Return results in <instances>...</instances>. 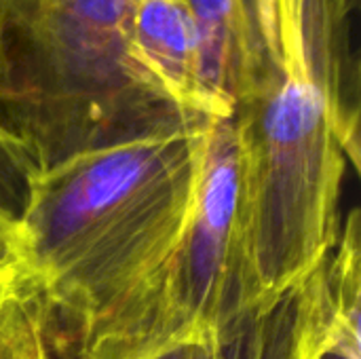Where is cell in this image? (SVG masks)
<instances>
[{
  "label": "cell",
  "mask_w": 361,
  "mask_h": 359,
  "mask_svg": "<svg viewBox=\"0 0 361 359\" xmlns=\"http://www.w3.org/2000/svg\"><path fill=\"white\" fill-rule=\"evenodd\" d=\"M250 252L275 303L334 250L347 163L360 169V74L324 21L281 8L252 34L235 93Z\"/></svg>",
  "instance_id": "cell-1"
},
{
  "label": "cell",
  "mask_w": 361,
  "mask_h": 359,
  "mask_svg": "<svg viewBox=\"0 0 361 359\" xmlns=\"http://www.w3.org/2000/svg\"><path fill=\"white\" fill-rule=\"evenodd\" d=\"M209 118L34 171L19 218L27 281L78 343L112 322L169 258L192 205Z\"/></svg>",
  "instance_id": "cell-2"
},
{
  "label": "cell",
  "mask_w": 361,
  "mask_h": 359,
  "mask_svg": "<svg viewBox=\"0 0 361 359\" xmlns=\"http://www.w3.org/2000/svg\"><path fill=\"white\" fill-rule=\"evenodd\" d=\"M135 0H0V125L36 171L195 118L135 66Z\"/></svg>",
  "instance_id": "cell-3"
},
{
  "label": "cell",
  "mask_w": 361,
  "mask_h": 359,
  "mask_svg": "<svg viewBox=\"0 0 361 359\" xmlns=\"http://www.w3.org/2000/svg\"><path fill=\"white\" fill-rule=\"evenodd\" d=\"M258 288L233 118H209L186 224L150 286L78 343L76 359H108L190 330H226L269 307Z\"/></svg>",
  "instance_id": "cell-4"
},
{
  "label": "cell",
  "mask_w": 361,
  "mask_h": 359,
  "mask_svg": "<svg viewBox=\"0 0 361 359\" xmlns=\"http://www.w3.org/2000/svg\"><path fill=\"white\" fill-rule=\"evenodd\" d=\"M326 262L226 330H190L108 359H311L326 313Z\"/></svg>",
  "instance_id": "cell-5"
},
{
  "label": "cell",
  "mask_w": 361,
  "mask_h": 359,
  "mask_svg": "<svg viewBox=\"0 0 361 359\" xmlns=\"http://www.w3.org/2000/svg\"><path fill=\"white\" fill-rule=\"evenodd\" d=\"M129 53L144 76L171 104L216 118L203 85L197 23L186 0H135Z\"/></svg>",
  "instance_id": "cell-6"
},
{
  "label": "cell",
  "mask_w": 361,
  "mask_h": 359,
  "mask_svg": "<svg viewBox=\"0 0 361 359\" xmlns=\"http://www.w3.org/2000/svg\"><path fill=\"white\" fill-rule=\"evenodd\" d=\"M199 34L203 85L216 118L233 116L237 83L247 49L245 0H186Z\"/></svg>",
  "instance_id": "cell-7"
},
{
  "label": "cell",
  "mask_w": 361,
  "mask_h": 359,
  "mask_svg": "<svg viewBox=\"0 0 361 359\" xmlns=\"http://www.w3.org/2000/svg\"><path fill=\"white\" fill-rule=\"evenodd\" d=\"M360 209H351L343 237L326 262V315L311 359H361Z\"/></svg>",
  "instance_id": "cell-8"
},
{
  "label": "cell",
  "mask_w": 361,
  "mask_h": 359,
  "mask_svg": "<svg viewBox=\"0 0 361 359\" xmlns=\"http://www.w3.org/2000/svg\"><path fill=\"white\" fill-rule=\"evenodd\" d=\"M47 330L44 307L27 279L0 288V359H27Z\"/></svg>",
  "instance_id": "cell-9"
},
{
  "label": "cell",
  "mask_w": 361,
  "mask_h": 359,
  "mask_svg": "<svg viewBox=\"0 0 361 359\" xmlns=\"http://www.w3.org/2000/svg\"><path fill=\"white\" fill-rule=\"evenodd\" d=\"M36 167L23 146L0 125V209L19 220Z\"/></svg>",
  "instance_id": "cell-10"
},
{
  "label": "cell",
  "mask_w": 361,
  "mask_h": 359,
  "mask_svg": "<svg viewBox=\"0 0 361 359\" xmlns=\"http://www.w3.org/2000/svg\"><path fill=\"white\" fill-rule=\"evenodd\" d=\"M23 279H27V262L21 226L0 209V288Z\"/></svg>",
  "instance_id": "cell-11"
},
{
  "label": "cell",
  "mask_w": 361,
  "mask_h": 359,
  "mask_svg": "<svg viewBox=\"0 0 361 359\" xmlns=\"http://www.w3.org/2000/svg\"><path fill=\"white\" fill-rule=\"evenodd\" d=\"M47 334H49V328L38 336V341H36V345L32 347L27 359H51V349H49V339H47Z\"/></svg>",
  "instance_id": "cell-12"
}]
</instances>
